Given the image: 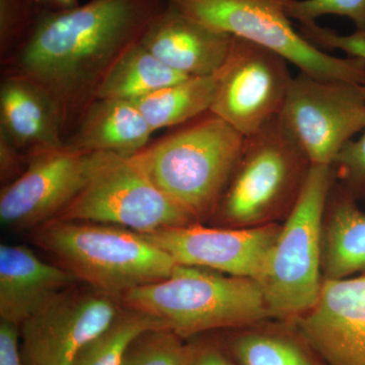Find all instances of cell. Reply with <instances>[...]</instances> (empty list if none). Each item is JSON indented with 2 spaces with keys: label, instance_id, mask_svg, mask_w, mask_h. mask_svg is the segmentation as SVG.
Wrapping results in <instances>:
<instances>
[{
  "label": "cell",
  "instance_id": "obj_14",
  "mask_svg": "<svg viewBox=\"0 0 365 365\" xmlns=\"http://www.w3.org/2000/svg\"><path fill=\"white\" fill-rule=\"evenodd\" d=\"M330 365H365V274L324 280L316 306L292 322Z\"/></svg>",
  "mask_w": 365,
  "mask_h": 365
},
{
  "label": "cell",
  "instance_id": "obj_23",
  "mask_svg": "<svg viewBox=\"0 0 365 365\" xmlns=\"http://www.w3.org/2000/svg\"><path fill=\"white\" fill-rule=\"evenodd\" d=\"M230 347L241 365H316L297 341L268 331L240 334Z\"/></svg>",
  "mask_w": 365,
  "mask_h": 365
},
{
  "label": "cell",
  "instance_id": "obj_17",
  "mask_svg": "<svg viewBox=\"0 0 365 365\" xmlns=\"http://www.w3.org/2000/svg\"><path fill=\"white\" fill-rule=\"evenodd\" d=\"M81 281L43 261L24 245L0 246V319L20 327L57 295Z\"/></svg>",
  "mask_w": 365,
  "mask_h": 365
},
{
  "label": "cell",
  "instance_id": "obj_4",
  "mask_svg": "<svg viewBox=\"0 0 365 365\" xmlns=\"http://www.w3.org/2000/svg\"><path fill=\"white\" fill-rule=\"evenodd\" d=\"M311 168L306 153L279 116L274 118L245 137L210 220L218 227L239 228L283 222L299 200Z\"/></svg>",
  "mask_w": 365,
  "mask_h": 365
},
{
  "label": "cell",
  "instance_id": "obj_22",
  "mask_svg": "<svg viewBox=\"0 0 365 365\" xmlns=\"http://www.w3.org/2000/svg\"><path fill=\"white\" fill-rule=\"evenodd\" d=\"M158 328H167L162 319L124 306L111 325L86 348L74 365H121L133 341L141 334Z\"/></svg>",
  "mask_w": 365,
  "mask_h": 365
},
{
  "label": "cell",
  "instance_id": "obj_21",
  "mask_svg": "<svg viewBox=\"0 0 365 365\" xmlns=\"http://www.w3.org/2000/svg\"><path fill=\"white\" fill-rule=\"evenodd\" d=\"M215 76L189 78L135 101L153 132L178 127L210 111Z\"/></svg>",
  "mask_w": 365,
  "mask_h": 365
},
{
  "label": "cell",
  "instance_id": "obj_31",
  "mask_svg": "<svg viewBox=\"0 0 365 365\" xmlns=\"http://www.w3.org/2000/svg\"><path fill=\"white\" fill-rule=\"evenodd\" d=\"M190 365H232L222 352L215 347H196Z\"/></svg>",
  "mask_w": 365,
  "mask_h": 365
},
{
  "label": "cell",
  "instance_id": "obj_13",
  "mask_svg": "<svg viewBox=\"0 0 365 365\" xmlns=\"http://www.w3.org/2000/svg\"><path fill=\"white\" fill-rule=\"evenodd\" d=\"M280 227V222L249 228L197 222L143 235L178 265L258 281Z\"/></svg>",
  "mask_w": 365,
  "mask_h": 365
},
{
  "label": "cell",
  "instance_id": "obj_2",
  "mask_svg": "<svg viewBox=\"0 0 365 365\" xmlns=\"http://www.w3.org/2000/svg\"><path fill=\"white\" fill-rule=\"evenodd\" d=\"M178 127L130 160L165 195L201 222L215 213L245 136L211 111Z\"/></svg>",
  "mask_w": 365,
  "mask_h": 365
},
{
  "label": "cell",
  "instance_id": "obj_3",
  "mask_svg": "<svg viewBox=\"0 0 365 365\" xmlns=\"http://www.w3.org/2000/svg\"><path fill=\"white\" fill-rule=\"evenodd\" d=\"M33 239L81 283L121 299L168 279L179 266L143 235L105 223L55 218L35 228Z\"/></svg>",
  "mask_w": 365,
  "mask_h": 365
},
{
  "label": "cell",
  "instance_id": "obj_26",
  "mask_svg": "<svg viewBox=\"0 0 365 365\" xmlns=\"http://www.w3.org/2000/svg\"><path fill=\"white\" fill-rule=\"evenodd\" d=\"M285 11L300 25L316 23L324 16H344L352 21L355 32L365 36V0H287Z\"/></svg>",
  "mask_w": 365,
  "mask_h": 365
},
{
  "label": "cell",
  "instance_id": "obj_20",
  "mask_svg": "<svg viewBox=\"0 0 365 365\" xmlns=\"http://www.w3.org/2000/svg\"><path fill=\"white\" fill-rule=\"evenodd\" d=\"M186 78H189L170 69L137 42L112 67L96 98L135 102Z\"/></svg>",
  "mask_w": 365,
  "mask_h": 365
},
{
  "label": "cell",
  "instance_id": "obj_24",
  "mask_svg": "<svg viewBox=\"0 0 365 365\" xmlns=\"http://www.w3.org/2000/svg\"><path fill=\"white\" fill-rule=\"evenodd\" d=\"M195 350L170 329H153L133 341L121 365H190Z\"/></svg>",
  "mask_w": 365,
  "mask_h": 365
},
{
  "label": "cell",
  "instance_id": "obj_25",
  "mask_svg": "<svg viewBox=\"0 0 365 365\" xmlns=\"http://www.w3.org/2000/svg\"><path fill=\"white\" fill-rule=\"evenodd\" d=\"M44 11L38 0H0L1 67L23 49Z\"/></svg>",
  "mask_w": 365,
  "mask_h": 365
},
{
  "label": "cell",
  "instance_id": "obj_32",
  "mask_svg": "<svg viewBox=\"0 0 365 365\" xmlns=\"http://www.w3.org/2000/svg\"><path fill=\"white\" fill-rule=\"evenodd\" d=\"M46 11H61L79 6L78 0H38Z\"/></svg>",
  "mask_w": 365,
  "mask_h": 365
},
{
  "label": "cell",
  "instance_id": "obj_10",
  "mask_svg": "<svg viewBox=\"0 0 365 365\" xmlns=\"http://www.w3.org/2000/svg\"><path fill=\"white\" fill-rule=\"evenodd\" d=\"M215 76L210 111L245 137L279 116L294 79L287 59L234 36L227 59Z\"/></svg>",
  "mask_w": 365,
  "mask_h": 365
},
{
  "label": "cell",
  "instance_id": "obj_30",
  "mask_svg": "<svg viewBox=\"0 0 365 365\" xmlns=\"http://www.w3.org/2000/svg\"><path fill=\"white\" fill-rule=\"evenodd\" d=\"M20 327L0 323V365H25L20 344Z\"/></svg>",
  "mask_w": 365,
  "mask_h": 365
},
{
  "label": "cell",
  "instance_id": "obj_1",
  "mask_svg": "<svg viewBox=\"0 0 365 365\" xmlns=\"http://www.w3.org/2000/svg\"><path fill=\"white\" fill-rule=\"evenodd\" d=\"M167 4L88 0L67 11L45 9L30 39L1 71L24 74L51 93L63 113L67 138L112 67Z\"/></svg>",
  "mask_w": 365,
  "mask_h": 365
},
{
  "label": "cell",
  "instance_id": "obj_28",
  "mask_svg": "<svg viewBox=\"0 0 365 365\" xmlns=\"http://www.w3.org/2000/svg\"><path fill=\"white\" fill-rule=\"evenodd\" d=\"M302 26V35L318 46L336 48L349 54V56L365 59V36L355 32L350 36H339L328 29L321 28L316 23Z\"/></svg>",
  "mask_w": 365,
  "mask_h": 365
},
{
  "label": "cell",
  "instance_id": "obj_12",
  "mask_svg": "<svg viewBox=\"0 0 365 365\" xmlns=\"http://www.w3.org/2000/svg\"><path fill=\"white\" fill-rule=\"evenodd\" d=\"M109 155L64 145L32 155L26 172L1 188L2 225L14 230H34L54 220L85 188Z\"/></svg>",
  "mask_w": 365,
  "mask_h": 365
},
{
  "label": "cell",
  "instance_id": "obj_27",
  "mask_svg": "<svg viewBox=\"0 0 365 365\" xmlns=\"http://www.w3.org/2000/svg\"><path fill=\"white\" fill-rule=\"evenodd\" d=\"M365 96V86H362ZM336 182L355 199H365V131L349 141L334 160Z\"/></svg>",
  "mask_w": 365,
  "mask_h": 365
},
{
  "label": "cell",
  "instance_id": "obj_8",
  "mask_svg": "<svg viewBox=\"0 0 365 365\" xmlns=\"http://www.w3.org/2000/svg\"><path fill=\"white\" fill-rule=\"evenodd\" d=\"M56 220L105 223L141 235L198 222L130 158L112 153Z\"/></svg>",
  "mask_w": 365,
  "mask_h": 365
},
{
  "label": "cell",
  "instance_id": "obj_7",
  "mask_svg": "<svg viewBox=\"0 0 365 365\" xmlns=\"http://www.w3.org/2000/svg\"><path fill=\"white\" fill-rule=\"evenodd\" d=\"M287 0H168L205 26L277 53L299 71L319 79L365 86V59L332 56L294 30Z\"/></svg>",
  "mask_w": 365,
  "mask_h": 365
},
{
  "label": "cell",
  "instance_id": "obj_18",
  "mask_svg": "<svg viewBox=\"0 0 365 365\" xmlns=\"http://www.w3.org/2000/svg\"><path fill=\"white\" fill-rule=\"evenodd\" d=\"M153 133L135 103L96 98L79 118L66 138V145L130 158L150 143Z\"/></svg>",
  "mask_w": 365,
  "mask_h": 365
},
{
  "label": "cell",
  "instance_id": "obj_5",
  "mask_svg": "<svg viewBox=\"0 0 365 365\" xmlns=\"http://www.w3.org/2000/svg\"><path fill=\"white\" fill-rule=\"evenodd\" d=\"M122 302L162 319L184 339L271 319L258 281L188 266L179 265L168 279L127 292Z\"/></svg>",
  "mask_w": 365,
  "mask_h": 365
},
{
  "label": "cell",
  "instance_id": "obj_19",
  "mask_svg": "<svg viewBox=\"0 0 365 365\" xmlns=\"http://www.w3.org/2000/svg\"><path fill=\"white\" fill-rule=\"evenodd\" d=\"M322 274L324 280L365 274V213L336 180L322 225Z\"/></svg>",
  "mask_w": 365,
  "mask_h": 365
},
{
  "label": "cell",
  "instance_id": "obj_16",
  "mask_svg": "<svg viewBox=\"0 0 365 365\" xmlns=\"http://www.w3.org/2000/svg\"><path fill=\"white\" fill-rule=\"evenodd\" d=\"M0 135L32 157L66 145V120L44 86L24 74L2 71Z\"/></svg>",
  "mask_w": 365,
  "mask_h": 365
},
{
  "label": "cell",
  "instance_id": "obj_9",
  "mask_svg": "<svg viewBox=\"0 0 365 365\" xmlns=\"http://www.w3.org/2000/svg\"><path fill=\"white\" fill-rule=\"evenodd\" d=\"M279 118L312 165H332L346 144L365 130L362 86L299 72L292 79Z\"/></svg>",
  "mask_w": 365,
  "mask_h": 365
},
{
  "label": "cell",
  "instance_id": "obj_6",
  "mask_svg": "<svg viewBox=\"0 0 365 365\" xmlns=\"http://www.w3.org/2000/svg\"><path fill=\"white\" fill-rule=\"evenodd\" d=\"M332 165H312L299 200L281 222L258 282L270 318L294 322L318 302L322 274V225Z\"/></svg>",
  "mask_w": 365,
  "mask_h": 365
},
{
  "label": "cell",
  "instance_id": "obj_29",
  "mask_svg": "<svg viewBox=\"0 0 365 365\" xmlns=\"http://www.w3.org/2000/svg\"><path fill=\"white\" fill-rule=\"evenodd\" d=\"M31 157L0 135V181L2 187L18 180L28 169Z\"/></svg>",
  "mask_w": 365,
  "mask_h": 365
},
{
  "label": "cell",
  "instance_id": "obj_11",
  "mask_svg": "<svg viewBox=\"0 0 365 365\" xmlns=\"http://www.w3.org/2000/svg\"><path fill=\"white\" fill-rule=\"evenodd\" d=\"M123 307L119 297L88 285L64 290L20 326L25 365H74Z\"/></svg>",
  "mask_w": 365,
  "mask_h": 365
},
{
  "label": "cell",
  "instance_id": "obj_15",
  "mask_svg": "<svg viewBox=\"0 0 365 365\" xmlns=\"http://www.w3.org/2000/svg\"><path fill=\"white\" fill-rule=\"evenodd\" d=\"M232 36L205 26L168 2L139 42L186 78L215 76L225 63Z\"/></svg>",
  "mask_w": 365,
  "mask_h": 365
}]
</instances>
